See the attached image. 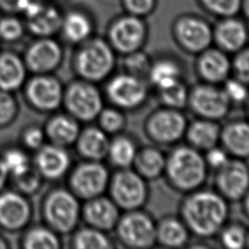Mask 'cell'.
I'll return each instance as SVG.
<instances>
[{"mask_svg": "<svg viewBox=\"0 0 249 249\" xmlns=\"http://www.w3.org/2000/svg\"><path fill=\"white\" fill-rule=\"evenodd\" d=\"M186 195L180 205V218L191 234L200 238L217 236L228 223L229 201L217 191L201 188Z\"/></svg>", "mask_w": 249, "mask_h": 249, "instance_id": "cell-1", "label": "cell"}, {"mask_svg": "<svg viewBox=\"0 0 249 249\" xmlns=\"http://www.w3.org/2000/svg\"><path fill=\"white\" fill-rule=\"evenodd\" d=\"M208 171L203 154L188 144L176 146L166 155L163 175L178 192L187 194L202 188Z\"/></svg>", "mask_w": 249, "mask_h": 249, "instance_id": "cell-2", "label": "cell"}, {"mask_svg": "<svg viewBox=\"0 0 249 249\" xmlns=\"http://www.w3.org/2000/svg\"><path fill=\"white\" fill-rule=\"evenodd\" d=\"M116 64V52L108 42L99 38L83 42L73 58V69L79 79L94 84L112 76Z\"/></svg>", "mask_w": 249, "mask_h": 249, "instance_id": "cell-3", "label": "cell"}, {"mask_svg": "<svg viewBox=\"0 0 249 249\" xmlns=\"http://www.w3.org/2000/svg\"><path fill=\"white\" fill-rule=\"evenodd\" d=\"M80 199L68 189L52 190L43 201L42 212L48 227L60 234L73 231L81 219Z\"/></svg>", "mask_w": 249, "mask_h": 249, "instance_id": "cell-4", "label": "cell"}, {"mask_svg": "<svg viewBox=\"0 0 249 249\" xmlns=\"http://www.w3.org/2000/svg\"><path fill=\"white\" fill-rule=\"evenodd\" d=\"M147 182L132 167L120 168L111 174L107 193L121 211L142 209L150 196Z\"/></svg>", "mask_w": 249, "mask_h": 249, "instance_id": "cell-5", "label": "cell"}, {"mask_svg": "<svg viewBox=\"0 0 249 249\" xmlns=\"http://www.w3.org/2000/svg\"><path fill=\"white\" fill-rule=\"evenodd\" d=\"M149 94L150 84L146 79L121 72L106 80V98L111 105L123 111L139 109L147 102Z\"/></svg>", "mask_w": 249, "mask_h": 249, "instance_id": "cell-6", "label": "cell"}, {"mask_svg": "<svg viewBox=\"0 0 249 249\" xmlns=\"http://www.w3.org/2000/svg\"><path fill=\"white\" fill-rule=\"evenodd\" d=\"M67 113L82 123L95 121L104 107V97L96 84L82 79L64 89L63 101Z\"/></svg>", "mask_w": 249, "mask_h": 249, "instance_id": "cell-7", "label": "cell"}, {"mask_svg": "<svg viewBox=\"0 0 249 249\" xmlns=\"http://www.w3.org/2000/svg\"><path fill=\"white\" fill-rule=\"evenodd\" d=\"M157 222L142 209L124 211L114 229L117 239L124 246L133 249H147L157 244Z\"/></svg>", "mask_w": 249, "mask_h": 249, "instance_id": "cell-8", "label": "cell"}, {"mask_svg": "<svg viewBox=\"0 0 249 249\" xmlns=\"http://www.w3.org/2000/svg\"><path fill=\"white\" fill-rule=\"evenodd\" d=\"M188 120L182 110L162 106L146 119V135L158 145H174L185 136Z\"/></svg>", "mask_w": 249, "mask_h": 249, "instance_id": "cell-9", "label": "cell"}, {"mask_svg": "<svg viewBox=\"0 0 249 249\" xmlns=\"http://www.w3.org/2000/svg\"><path fill=\"white\" fill-rule=\"evenodd\" d=\"M110 177L109 168L102 161L85 160L70 173L69 190L79 199L88 200L105 195Z\"/></svg>", "mask_w": 249, "mask_h": 249, "instance_id": "cell-10", "label": "cell"}, {"mask_svg": "<svg viewBox=\"0 0 249 249\" xmlns=\"http://www.w3.org/2000/svg\"><path fill=\"white\" fill-rule=\"evenodd\" d=\"M188 107L197 118L218 122L229 115L232 105L221 85L201 82L190 89Z\"/></svg>", "mask_w": 249, "mask_h": 249, "instance_id": "cell-11", "label": "cell"}, {"mask_svg": "<svg viewBox=\"0 0 249 249\" xmlns=\"http://www.w3.org/2000/svg\"><path fill=\"white\" fill-rule=\"evenodd\" d=\"M215 191L229 202L239 201L249 190V164L246 160L230 158L215 170Z\"/></svg>", "mask_w": 249, "mask_h": 249, "instance_id": "cell-12", "label": "cell"}, {"mask_svg": "<svg viewBox=\"0 0 249 249\" xmlns=\"http://www.w3.org/2000/svg\"><path fill=\"white\" fill-rule=\"evenodd\" d=\"M27 102L37 111L53 112L62 105L64 89L52 74H35L25 85Z\"/></svg>", "mask_w": 249, "mask_h": 249, "instance_id": "cell-13", "label": "cell"}, {"mask_svg": "<svg viewBox=\"0 0 249 249\" xmlns=\"http://www.w3.org/2000/svg\"><path fill=\"white\" fill-rule=\"evenodd\" d=\"M63 51L61 46L50 37H41L26 51L24 63L34 74H52L61 64Z\"/></svg>", "mask_w": 249, "mask_h": 249, "instance_id": "cell-14", "label": "cell"}, {"mask_svg": "<svg viewBox=\"0 0 249 249\" xmlns=\"http://www.w3.org/2000/svg\"><path fill=\"white\" fill-rule=\"evenodd\" d=\"M146 39L144 23L135 17H125L113 24L109 44L116 53L127 54L141 50Z\"/></svg>", "mask_w": 249, "mask_h": 249, "instance_id": "cell-15", "label": "cell"}, {"mask_svg": "<svg viewBox=\"0 0 249 249\" xmlns=\"http://www.w3.org/2000/svg\"><path fill=\"white\" fill-rule=\"evenodd\" d=\"M32 217V207L26 196L16 191L0 193V227L10 231L25 228Z\"/></svg>", "mask_w": 249, "mask_h": 249, "instance_id": "cell-16", "label": "cell"}, {"mask_svg": "<svg viewBox=\"0 0 249 249\" xmlns=\"http://www.w3.org/2000/svg\"><path fill=\"white\" fill-rule=\"evenodd\" d=\"M121 216V209L104 195L85 200L81 210V217L88 226L105 232L114 231Z\"/></svg>", "mask_w": 249, "mask_h": 249, "instance_id": "cell-17", "label": "cell"}, {"mask_svg": "<svg viewBox=\"0 0 249 249\" xmlns=\"http://www.w3.org/2000/svg\"><path fill=\"white\" fill-rule=\"evenodd\" d=\"M196 71L204 83L222 85L231 76V60L221 49H206L198 53Z\"/></svg>", "mask_w": 249, "mask_h": 249, "instance_id": "cell-18", "label": "cell"}, {"mask_svg": "<svg viewBox=\"0 0 249 249\" xmlns=\"http://www.w3.org/2000/svg\"><path fill=\"white\" fill-rule=\"evenodd\" d=\"M179 45L190 53H200L210 48L213 32L203 20L188 18L180 20L175 28Z\"/></svg>", "mask_w": 249, "mask_h": 249, "instance_id": "cell-19", "label": "cell"}, {"mask_svg": "<svg viewBox=\"0 0 249 249\" xmlns=\"http://www.w3.org/2000/svg\"><path fill=\"white\" fill-rule=\"evenodd\" d=\"M34 163L43 179L58 180L68 172L71 157L67 148L49 143L36 151Z\"/></svg>", "mask_w": 249, "mask_h": 249, "instance_id": "cell-20", "label": "cell"}, {"mask_svg": "<svg viewBox=\"0 0 249 249\" xmlns=\"http://www.w3.org/2000/svg\"><path fill=\"white\" fill-rule=\"evenodd\" d=\"M30 31L39 37H50L56 33L62 24L59 12L52 7L32 0L24 12Z\"/></svg>", "mask_w": 249, "mask_h": 249, "instance_id": "cell-21", "label": "cell"}, {"mask_svg": "<svg viewBox=\"0 0 249 249\" xmlns=\"http://www.w3.org/2000/svg\"><path fill=\"white\" fill-rule=\"evenodd\" d=\"M220 145L231 158L249 159V121L233 120L221 127Z\"/></svg>", "mask_w": 249, "mask_h": 249, "instance_id": "cell-22", "label": "cell"}, {"mask_svg": "<svg viewBox=\"0 0 249 249\" xmlns=\"http://www.w3.org/2000/svg\"><path fill=\"white\" fill-rule=\"evenodd\" d=\"M110 139V135L98 125H89L81 129L75 145L79 155L85 160L102 161L107 157Z\"/></svg>", "mask_w": 249, "mask_h": 249, "instance_id": "cell-23", "label": "cell"}, {"mask_svg": "<svg viewBox=\"0 0 249 249\" xmlns=\"http://www.w3.org/2000/svg\"><path fill=\"white\" fill-rule=\"evenodd\" d=\"M221 126L217 121L197 118L188 124L185 136L188 145L205 152L220 144Z\"/></svg>", "mask_w": 249, "mask_h": 249, "instance_id": "cell-24", "label": "cell"}, {"mask_svg": "<svg viewBox=\"0 0 249 249\" xmlns=\"http://www.w3.org/2000/svg\"><path fill=\"white\" fill-rule=\"evenodd\" d=\"M50 143L68 148L75 144L80 131V122L71 115L57 114L52 117L44 128Z\"/></svg>", "mask_w": 249, "mask_h": 249, "instance_id": "cell-25", "label": "cell"}, {"mask_svg": "<svg viewBox=\"0 0 249 249\" xmlns=\"http://www.w3.org/2000/svg\"><path fill=\"white\" fill-rule=\"evenodd\" d=\"M191 232L183 220L177 216H165L156 225V240L160 246L181 248L187 245Z\"/></svg>", "mask_w": 249, "mask_h": 249, "instance_id": "cell-26", "label": "cell"}, {"mask_svg": "<svg viewBox=\"0 0 249 249\" xmlns=\"http://www.w3.org/2000/svg\"><path fill=\"white\" fill-rule=\"evenodd\" d=\"M27 68L23 58L12 52L0 53V89L14 92L26 81Z\"/></svg>", "mask_w": 249, "mask_h": 249, "instance_id": "cell-27", "label": "cell"}, {"mask_svg": "<svg viewBox=\"0 0 249 249\" xmlns=\"http://www.w3.org/2000/svg\"><path fill=\"white\" fill-rule=\"evenodd\" d=\"M166 155L157 146L139 147L132 168L147 181L156 180L164 174Z\"/></svg>", "mask_w": 249, "mask_h": 249, "instance_id": "cell-28", "label": "cell"}, {"mask_svg": "<svg viewBox=\"0 0 249 249\" xmlns=\"http://www.w3.org/2000/svg\"><path fill=\"white\" fill-rule=\"evenodd\" d=\"M185 80L184 67L176 59L160 57L153 60L147 81L156 89L165 88Z\"/></svg>", "mask_w": 249, "mask_h": 249, "instance_id": "cell-29", "label": "cell"}, {"mask_svg": "<svg viewBox=\"0 0 249 249\" xmlns=\"http://www.w3.org/2000/svg\"><path fill=\"white\" fill-rule=\"evenodd\" d=\"M215 39L221 50L226 53H235L245 48L248 41V31L242 22L228 19L217 27Z\"/></svg>", "mask_w": 249, "mask_h": 249, "instance_id": "cell-30", "label": "cell"}, {"mask_svg": "<svg viewBox=\"0 0 249 249\" xmlns=\"http://www.w3.org/2000/svg\"><path fill=\"white\" fill-rule=\"evenodd\" d=\"M138 148L136 141L131 136L121 132L110 139L106 159L117 169L131 167Z\"/></svg>", "mask_w": 249, "mask_h": 249, "instance_id": "cell-31", "label": "cell"}, {"mask_svg": "<svg viewBox=\"0 0 249 249\" xmlns=\"http://www.w3.org/2000/svg\"><path fill=\"white\" fill-rule=\"evenodd\" d=\"M61 29L67 41L73 44H82L90 37L92 24L85 15L70 13L62 19Z\"/></svg>", "mask_w": 249, "mask_h": 249, "instance_id": "cell-32", "label": "cell"}, {"mask_svg": "<svg viewBox=\"0 0 249 249\" xmlns=\"http://www.w3.org/2000/svg\"><path fill=\"white\" fill-rule=\"evenodd\" d=\"M57 234L48 226L33 227L24 234L22 247L25 249H58L61 242Z\"/></svg>", "mask_w": 249, "mask_h": 249, "instance_id": "cell-33", "label": "cell"}, {"mask_svg": "<svg viewBox=\"0 0 249 249\" xmlns=\"http://www.w3.org/2000/svg\"><path fill=\"white\" fill-rule=\"evenodd\" d=\"M72 242L77 249H109L114 247L107 232L88 225L75 232Z\"/></svg>", "mask_w": 249, "mask_h": 249, "instance_id": "cell-34", "label": "cell"}, {"mask_svg": "<svg viewBox=\"0 0 249 249\" xmlns=\"http://www.w3.org/2000/svg\"><path fill=\"white\" fill-rule=\"evenodd\" d=\"M190 89L187 87L185 80L173 85L157 89L158 97L162 106L183 110L188 106Z\"/></svg>", "mask_w": 249, "mask_h": 249, "instance_id": "cell-35", "label": "cell"}, {"mask_svg": "<svg viewBox=\"0 0 249 249\" xmlns=\"http://www.w3.org/2000/svg\"><path fill=\"white\" fill-rule=\"evenodd\" d=\"M98 126L108 135H116L124 131L126 125L124 111L113 105L103 107L96 118Z\"/></svg>", "mask_w": 249, "mask_h": 249, "instance_id": "cell-36", "label": "cell"}, {"mask_svg": "<svg viewBox=\"0 0 249 249\" xmlns=\"http://www.w3.org/2000/svg\"><path fill=\"white\" fill-rule=\"evenodd\" d=\"M248 230L240 223L226 224L217 234L221 245L227 249L246 247Z\"/></svg>", "mask_w": 249, "mask_h": 249, "instance_id": "cell-37", "label": "cell"}, {"mask_svg": "<svg viewBox=\"0 0 249 249\" xmlns=\"http://www.w3.org/2000/svg\"><path fill=\"white\" fill-rule=\"evenodd\" d=\"M122 62L123 72L147 80L153 60L148 53L139 50L124 54Z\"/></svg>", "mask_w": 249, "mask_h": 249, "instance_id": "cell-38", "label": "cell"}, {"mask_svg": "<svg viewBox=\"0 0 249 249\" xmlns=\"http://www.w3.org/2000/svg\"><path fill=\"white\" fill-rule=\"evenodd\" d=\"M0 158L12 177L24 172L30 166H32L26 152L18 147L5 149Z\"/></svg>", "mask_w": 249, "mask_h": 249, "instance_id": "cell-39", "label": "cell"}, {"mask_svg": "<svg viewBox=\"0 0 249 249\" xmlns=\"http://www.w3.org/2000/svg\"><path fill=\"white\" fill-rule=\"evenodd\" d=\"M13 179L18 192L24 196H31L40 189L43 177L32 165L24 172L14 176Z\"/></svg>", "mask_w": 249, "mask_h": 249, "instance_id": "cell-40", "label": "cell"}, {"mask_svg": "<svg viewBox=\"0 0 249 249\" xmlns=\"http://www.w3.org/2000/svg\"><path fill=\"white\" fill-rule=\"evenodd\" d=\"M18 113V105L13 92L0 89V128L10 125Z\"/></svg>", "mask_w": 249, "mask_h": 249, "instance_id": "cell-41", "label": "cell"}, {"mask_svg": "<svg viewBox=\"0 0 249 249\" xmlns=\"http://www.w3.org/2000/svg\"><path fill=\"white\" fill-rule=\"evenodd\" d=\"M222 88L231 105L245 103L249 97V87L233 76L228 78L222 84Z\"/></svg>", "mask_w": 249, "mask_h": 249, "instance_id": "cell-42", "label": "cell"}, {"mask_svg": "<svg viewBox=\"0 0 249 249\" xmlns=\"http://www.w3.org/2000/svg\"><path fill=\"white\" fill-rule=\"evenodd\" d=\"M231 75L249 87V48L235 53L231 60Z\"/></svg>", "mask_w": 249, "mask_h": 249, "instance_id": "cell-43", "label": "cell"}, {"mask_svg": "<svg viewBox=\"0 0 249 249\" xmlns=\"http://www.w3.org/2000/svg\"><path fill=\"white\" fill-rule=\"evenodd\" d=\"M46 133L44 128L37 125L27 126L21 133V141L25 148L37 151L46 144Z\"/></svg>", "mask_w": 249, "mask_h": 249, "instance_id": "cell-44", "label": "cell"}, {"mask_svg": "<svg viewBox=\"0 0 249 249\" xmlns=\"http://www.w3.org/2000/svg\"><path fill=\"white\" fill-rule=\"evenodd\" d=\"M23 34V27L20 21L15 18H5L0 20V38L13 42L18 40Z\"/></svg>", "mask_w": 249, "mask_h": 249, "instance_id": "cell-45", "label": "cell"}, {"mask_svg": "<svg viewBox=\"0 0 249 249\" xmlns=\"http://www.w3.org/2000/svg\"><path fill=\"white\" fill-rule=\"evenodd\" d=\"M203 157L209 170L214 171L220 168L223 164H225L227 160L231 158L230 155L220 144L205 151Z\"/></svg>", "mask_w": 249, "mask_h": 249, "instance_id": "cell-46", "label": "cell"}, {"mask_svg": "<svg viewBox=\"0 0 249 249\" xmlns=\"http://www.w3.org/2000/svg\"><path fill=\"white\" fill-rule=\"evenodd\" d=\"M203 3L214 13L222 16H231L237 13L240 0H202Z\"/></svg>", "mask_w": 249, "mask_h": 249, "instance_id": "cell-47", "label": "cell"}, {"mask_svg": "<svg viewBox=\"0 0 249 249\" xmlns=\"http://www.w3.org/2000/svg\"><path fill=\"white\" fill-rule=\"evenodd\" d=\"M155 0H125L127 9L134 15H144L149 13Z\"/></svg>", "mask_w": 249, "mask_h": 249, "instance_id": "cell-48", "label": "cell"}, {"mask_svg": "<svg viewBox=\"0 0 249 249\" xmlns=\"http://www.w3.org/2000/svg\"><path fill=\"white\" fill-rule=\"evenodd\" d=\"M32 0H0V6L8 11L24 13Z\"/></svg>", "mask_w": 249, "mask_h": 249, "instance_id": "cell-49", "label": "cell"}, {"mask_svg": "<svg viewBox=\"0 0 249 249\" xmlns=\"http://www.w3.org/2000/svg\"><path fill=\"white\" fill-rule=\"evenodd\" d=\"M9 176H10V174H9L3 160L0 158V191L5 187Z\"/></svg>", "mask_w": 249, "mask_h": 249, "instance_id": "cell-50", "label": "cell"}, {"mask_svg": "<svg viewBox=\"0 0 249 249\" xmlns=\"http://www.w3.org/2000/svg\"><path fill=\"white\" fill-rule=\"evenodd\" d=\"M241 201H242L243 211H244L245 215L249 218V190H248V192L245 194V196H243V198L241 199Z\"/></svg>", "mask_w": 249, "mask_h": 249, "instance_id": "cell-51", "label": "cell"}, {"mask_svg": "<svg viewBox=\"0 0 249 249\" xmlns=\"http://www.w3.org/2000/svg\"><path fill=\"white\" fill-rule=\"evenodd\" d=\"M5 248H8V243L3 237L0 236V249H5Z\"/></svg>", "mask_w": 249, "mask_h": 249, "instance_id": "cell-52", "label": "cell"}, {"mask_svg": "<svg viewBox=\"0 0 249 249\" xmlns=\"http://www.w3.org/2000/svg\"><path fill=\"white\" fill-rule=\"evenodd\" d=\"M246 104V112H247V117H248V121H249V97L247 99V101L245 102Z\"/></svg>", "mask_w": 249, "mask_h": 249, "instance_id": "cell-53", "label": "cell"}, {"mask_svg": "<svg viewBox=\"0 0 249 249\" xmlns=\"http://www.w3.org/2000/svg\"><path fill=\"white\" fill-rule=\"evenodd\" d=\"M245 10H246L247 15L249 16V0H246V2H245Z\"/></svg>", "mask_w": 249, "mask_h": 249, "instance_id": "cell-54", "label": "cell"}, {"mask_svg": "<svg viewBox=\"0 0 249 249\" xmlns=\"http://www.w3.org/2000/svg\"><path fill=\"white\" fill-rule=\"evenodd\" d=\"M246 247L249 248V230H248V234H247V243H246Z\"/></svg>", "mask_w": 249, "mask_h": 249, "instance_id": "cell-55", "label": "cell"}]
</instances>
